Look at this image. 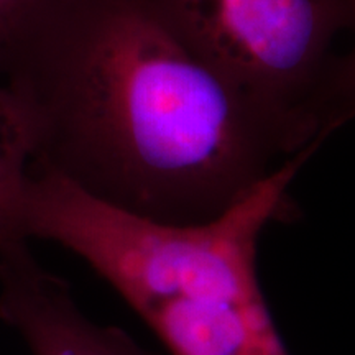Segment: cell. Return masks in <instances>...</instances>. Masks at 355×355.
I'll return each instance as SVG.
<instances>
[{"instance_id":"1","label":"cell","mask_w":355,"mask_h":355,"mask_svg":"<svg viewBox=\"0 0 355 355\" xmlns=\"http://www.w3.org/2000/svg\"><path fill=\"white\" fill-rule=\"evenodd\" d=\"M0 74L32 171L168 224L216 219L308 146L202 64L150 0H43Z\"/></svg>"},{"instance_id":"2","label":"cell","mask_w":355,"mask_h":355,"mask_svg":"<svg viewBox=\"0 0 355 355\" xmlns=\"http://www.w3.org/2000/svg\"><path fill=\"white\" fill-rule=\"evenodd\" d=\"M327 140L286 158L227 212L202 224H168L110 206L48 173L32 171L21 237L76 254L144 319L176 300L263 303L257 247L270 222L288 220L295 178Z\"/></svg>"},{"instance_id":"3","label":"cell","mask_w":355,"mask_h":355,"mask_svg":"<svg viewBox=\"0 0 355 355\" xmlns=\"http://www.w3.org/2000/svg\"><path fill=\"white\" fill-rule=\"evenodd\" d=\"M194 56L298 144L345 122L324 109L343 0H150Z\"/></svg>"},{"instance_id":"4","label":"cell","mask_w":355,"mask_h":355,"mask_svg":"<svg viewBox=\"0 0 355 355\" xmlns=\"http://www.w3.org/2000/svg\"><path fill=\"white\" fill-rule=\"evenodd\" d=\"M0 318L32 355H150L91 319L68 285L37 261L26 239H0Z\"/></svg>"},{"instance_id":"5","label":"cell","mask_w":355,"mask_h":355,"mask_svg":"<svg viewBox=\"0 0 355 355\" xmlns=\"http://www.w3.org/2000/svg\"><path fill=\"white\" fill-rule=\"evenodd\" d=\"M173 355H257L277 336L265 301L176 300L144 318Z\"/></svg>"},{"instance_id":"6","label":"cell","mask_w":355,"mask_h":355,"mask_svg":"<svg viewBox=\"0 0 355 355\" xmlns=\"http://www.w3.org/2000/svg\"><path fill=\"white\" fill-rule=\"evenodd\" d=\"M32 175L28 141L20 112L0 83V239L21 237L26 188Z\"/></svg>"},{"instance_id":"7","label":"cell","mask_w":355,"mask_h":355,"mask_svg":"<svg viewBox=\"0 0 355 355\" xmlns=\"http://www.w3.org/2000/svg\"><path fill=\"white\" fill-rule=\"evenodd\" d=\"M352 44L343 58L334 60L326 91L324 109L331 117H355V0H343Z\"/></svg>"},{"instance_id":"8","label":"cell","mask_w":355,"mask_h":355,"mask_svg":"<svg viewBox=\"0 0 355 355\" xmlns=\"http://www.w3.org/2000/svg\"><path fill=\"white\" fill-rule=\"evenodd\" d=\"M43 0H0V60L20 26Z\"/></svg>"},{"instance_id":"9","label":"cell","mask_w":355,"mask_h":355,"mask_svg":"<svg viewBox=\"0 0 355 355\" xmlns=\"http://www.w3.org/2000/svg\"><path fill=\"white\" fill-rule=\"evenodd\" d=\"M257 355H286V352H285V349H283L282 340H279V337L277 334V336H273L272 339H270L268 343H266L263 347L259 350V354Z\"/></svg>"}]
</instances>
